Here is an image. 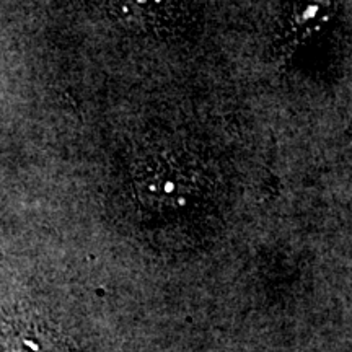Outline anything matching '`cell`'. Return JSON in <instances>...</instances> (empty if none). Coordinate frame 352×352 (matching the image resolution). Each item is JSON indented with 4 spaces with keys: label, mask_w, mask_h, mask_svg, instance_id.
Listing matches in <instances>:
<instances>
[{
    "label": "cell",
    "mask_w": 352,
    "mask_h": 352,
    "mask_svg": "<svg viewBox=\"0 0 352 352\" xmlns=\"http://www.w3.org/2000/svg\"><path fill=\"white\" fill-rule=\"evenodd\" d=\"M113 12L129 28H165L176 20V0H114Z\"/></svg>",
    "instance_id": "obj_1"
}]
</instances>
